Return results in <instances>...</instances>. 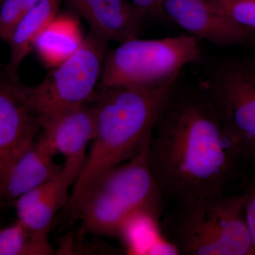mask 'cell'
Here are the masks:
<instances>
[{
    "label": "cell",
    "mask_w": 255,
    "mask_h": 255,
    "mask_svg": "<svg viewBox=\"0 0 255 255\" xmlns=\"http://www.w3.org/2000/svg\"><path fill=\"white\" fill-rule=\"evenodd\" d=\"M199 86L214 103L243 160L255 164V59L218 64Z\"/></svg>",
    "instance_id": "52a82bcc"
},
{
    "label": "cell",
    "mask_w": 255,
    "mask_h": 255,
    "mask_svg": "<svg viewBox=\"0 0 255 255\" xmlns=\"http://www.w3.org/2000/svg\"><path fill=\"white\" fill-rule=\"evenodd\" d=\"M108 43L90 32L80 49L53 68L38 85L27 86L19 80L15 83L16 90L40 119L85 105L95 95Z\"/></svg>",
    "instance_id": "8992f818"
},
{
    "label": "cell",
    "mask_w": 255,
    "mask_h": 255,
    "mask_svg": "<svg viewBox=\"0 0 255 255\" xmlns=\"http://www.w3.org/2000/svg\"><path fill=\"white\" fill-rule=\"evenodd\" d=\"M1 0H0V4H1Z\"/></svg>",
    "instance_id": "603a6c76"
},
{
    "label": "cell",
    "mask_w": 255,
    "mask_h": 255,
    "mask_svg": "<svg viewBox=\"0 0 255 255\" xmlns=\"http://www.w3.org/2000/svg\"><path fill=\"white\" fill-rule=\"evenodd\" d=\"M160 1H161V0H160ZM158 5H159V4H158ZM155 13H156V12H155Z\"/></svg>",
    "instance_id": "cb8c5ba5"
},
{
    "label": "cell",
    "mask_w": 255,
    "mask_h": 255,
    "mask_svg": "<svg viewBox=\"0 0 255 255\" xmlns=\"http://www.w3.org/2000/svg\"><path fill=\"white\" fill-rule=\"evenodd\" d=\"M242 194L244 198L245 216L255 255V175L252 178Z\"/></svg>",
    "instance_id": "ffe728a7"
},
{
    "label": "cell",
    "mask_w": 255,
    "mask_h": 255,
    "mask_svg": "<svg viewBox=\"0 0 255 255\" xmlns=\"http://www.w3.org/2000/svg\"><path fill=\"white\" fill-rule=\"evenodd\" d=\"M18 80L0 72V201L11 167L41 130L39 117L16 90Z\"/></svg>",
    "instance_id": "ba28073f"
},
{
    "label": "cell",
    "mask_w": 255,
    "mask_h": 255,
    "mask_svg": "<svg viewBox=\"0 0 255 255\" xmlns=\"http://www.w3.org/2000/svg\"><path fill=\"white\" fill-rule=\"evenodd\" d=\"M233 22L255 32V0H209Z\"/></svg>",
    "instance_id": "d6986e66"
},
{
    "label": "cell",
    "mask_w": 255,
    "mask_h": 255,
    "mask_svg": "<svg viewBox=\"0 0 255 255\" xmlns=\"http://www.w3.org/2000/svg\"><path fill=\"white\" fill-rule=\"evenodd\" d=\"M132 1L134 4L136 5L137 7L144 10L147 14L149 13L155 14L160 0H132Z\"/></svg>",
    "instance_id": "44dd1931"
},
{
    "label": "cell",
    "mask_w": 255,
    "mask_h": 255,
    "mask_svg": "<svg viewBox=\"0 0 255 255\" xmlns=\"http://www.w3.org/2000/svg\"><path fill=\"white\" fill-rule=\"evenodd\" d=\"M199 39L191 35L159 39L132 38L108 51L99 89L153 87L177 78L201 58Z\"/></svg>",
    "instance_id": "5b68a950"
},
{
    "label": "cell",
    "mask_w": 255,
    "mask_h": 255,
    "mask_svg": "<svg viewBox=\"0 0 255 255\" xmlns=\"http://www.w3.org/2000/svg\"><path fill=\"white\" fill-rule=\"evenodd\" d=\"M158 217L145 211L135 213L127 220L119 233L129 253L151 255L157 243L164 239L159 236Z\"/></svg>",
    "instance_id": "e0dca14e"
},
{
    "label": "cell",
    "mask_w": 255,
    "mask_h": 255,
    "mask_svg": "<svg viewBox=\"0 0 255 255\" xmlns=\"http://www.w3.org/2000/svg\"><path fill=\"white\" fill-rule=\"evenodd\" d=\"M150 138L130 159L74 188L72 209L85 229L119 236L124 223L135 213L145 211L158 217L163 194L149 166Z\"/></svg>",
    "instance_id": "3957f363"
},
{
    "label": "cell",
    "mask_w": 255,
    "mask_h": 255,
    "mask_svg": "<svg viewBox=\"0 0 255 255\" xmlns=\"http://www.w3.org/2000/svg\"><path fill=\"white\" fill-rule=\"evenodd\" d=\"M178 78L153 87L100 89L93 107L95 135L74 188L95 174L130 159L151 137Z\"/></svg>",
    "instance_id": "7a4b0ae2"
},
{
    "label": "cell",
    "mask_w": 255,
    "mask_h": 255,
    "mask_svg": "<svg viewBox=\"0 0 255 255\" xmlns=\"http://www.w3.org/2000/svg\"><path fill=\"white\" fill-rule=\"evenodd\" d=\"M3 68H1V65H0V72H1V70H3Z\"/></svg>",
    "instance_id": "7402d4cb"
},
{
    "label": "cell",
    "mask_w": 255,
    "mask_h": 255,
    "mask_svg": "<svg viewBox=\"0 0 255 255\" xmlns=\"http://www.w3.org/2000/svg\"><path fill=\"white\" fill-rule=\"evenodd\" d=\"M83 41L76 18L57 15L37 36L33 48L46 66L53 68L75 54Z\"/></svg>",
    "instance_id": "9a60e30c"
},
{
    "label": "cell",
    "mask_w": 255,
    "mask_h": 255,
    "mask_svg": "<svg viewBox=\"0 0 255 255\" xmlns=\"http://www.w3.org/2000/svg\"><path fill=\"white\" fill-rule=\"evenodd\" d=\"M79 174L65 166L59 175L20 196L14 205L17 221L32 231L49 235L55 215L67 204L69 188Z\"/></svg>",
    "instance_id": "7c38bea8"
},
{
    "label": "cell",
    "mask_w": 255,
    "mask_h": 255,
    "mask_svg": "<svg viewBox=\"0 0 255 255\" xmlns=\"http://www.w3.org/2000/svg\"><path fill=\"white\" fill-rule=\"evenodd\" d=\"M155 14L164 15L191 36L217 46L245 44L255 32L233 22L209 0H161Z\"/></svg>",
    "instance_id": "9c48e42d"
},
{
    "label": "cell",
    "mask_w": 255,
    "mask_h": 255,
    "mask_svg": "<svg viewBox=\"0 0 255 255\" xmlns=\"http://www.w3.org/2000/svg\"><path fill=\"white\" fill-rule=\"evenodd\" d=\"M63 0H40L24 15L15 27L9 43L10 58L4 67L5 73L14 80H19L18 71L26 57L33 49L37 36L57 16Z\"/></svg>",
    "instance_id": "5bb4252c"
},
{
    "label": "cell",
    "mask_w": 255,
    "mask_h": 255,
    "mask_svg": "<svg viewBox=\"0 0 255 255\" xmlns=\"http://www.w3.org/2000/svg\"><path fill=\"white\" fill-rule=\"evenodd\" d=\"M48 235L32 231L16 221L0 228V255H52Z\"/></svg>",
    "instance_id": "2e32d148"
},
{
    "label": "cell",
    "mask_w": 255,
    "mask_h": 255,
    "mask_svg": "<svg viewBox=\"0 0 255 255\" xmlns=\"http://www.w3.org/2000/svg\"><path fill=\"white\" fill-rule=\"evenodd\" d=\"M86 20L90 32L110 43L137 38L147 14L127 0H63Z\"/></svg>",
    "instance_id": "8fae6325"
},
{
    "label": "cell",
    "mask_w": 255,
    "mask_h": 255,
    "mask_svg": "<svg viewBox=\"0 0 255 255\" xmlns=\"http://www.w3.org/2000/svg\"><path fill=\"white\" fill-rule=\"evenodd\" d=\"M166 220L167 240L179 254L255 255L243 194H221L179 203Z\"/></svg>",
    "instance_id": "277c9868"
},
{
    "label": "cell",
    "mask_w": 255,
    "mask_h": 255,
    "mask_svg": "<svg viewBox=\"0 0 255 255\" xmlns=\"http://www.w3.org/2000/svg\"><path fill=\"white\" fill-rule=\"evenodd\" d=\"M55 156L39 139L32 142L11 167L0 206H14L20 196L59 175L65 165L56 163Z\"/></svg>",
    "instance_id": "4fadbf2b"
},
{
    "label": "cell",
    "mask_w": 255,
    "mask_h": 255,
    "mask_svg": "<svg viewBox=\"0 0 255 255\" xmlns=\"http://www.w3.org/2000/svg\"><path fill=\"white\" fill-rule=\"evenodd\" d=\"M40 0H1L0 4V40L9 42L15 27Z\"/></svg>",
    "instance_id": "ac0fdd59"
},
{
    "label": "cell",
    "mask_w": 255,
    "mask_h": 255,
    "mask_svg": "<svg viewBox=\"0 0 255 255\" xmlns=\"http://www.w3.org/2000/svg\"><path fill=\"white\" fill-rule=\"evenodd\" d=\"M147 159L161 192L178 203L226 194L243 160L200 86L174 89L152 130Z\"/></svg>",
    "instance_id": "6da1fadb"
},
{
    "label": "cell",
    "mask_w": 255,
    "mask_h": 255,
    "mask_svg": "<svg viewBox=\"0 0 255 255\" xmlns=\"http://www.w3.org/2000/svg\"><path fill=\"white\" fill-rule=\"evenodd\" d=\"M40 121L41 130L38 139L55 155L63 156L65 167L80 174L86 159L87 145L95 135L93 107L77 106Z\"/></svg>",
    "instance_id": "30bf717a"
}]
</instances>
